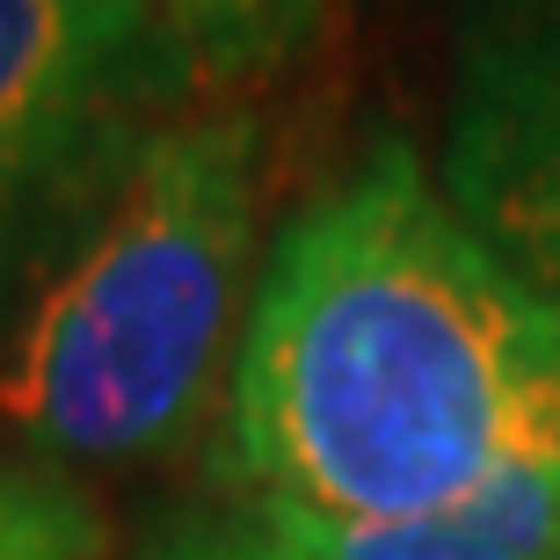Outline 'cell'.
<instances>
[{
	"label": "cell",
	"mask_w": 560,
	"mask_h": 560,
	"mask_svg": "<svg viewBox=\"0 0 560 560\" xmlns=\"http://www.w3.org/2000/svg\"><path fill=\"white\" fill-rule=\"evenodd\" d=\"M560 466V299L524 284L416 145L378 139L255 270L226 480L335 524L444 517Z\"/></svg>",
	"instance_id": "1"
},
{
	"label": "cell",
	"mask_w": 560,
	"mask_h": 560,
	"mask_svg": "<svg viewBox=\"0 0 560 560\" xmlns=\"http://www.w3.org/2000/svg\"><path fill=\"white\" fill-rule=\"evenodd\" d=\"M255 299V125L189 117L139 145L117 205L0 350V416L37 452L139 466L219 400Z\"/></svg>",
	"instance_id": "2"
},
{
	"label": "cell",
	"mask_w": 560,
	"mask_h": 560,
	"mask_svg": "<svg viewBox=\"0 0 560 560\" xmlns=\"http://www.w3.org/2000/svg\"><path fill=\"white\" fill-rule=\"evenodd\" d=\"M436 183L524 284L560 299V0L480 8Z\"/></svg>",
	"instance_id": "3"
},
{
	"label": "cell",
	"mask_w": 560,
	"mask_h": 560,
	"mask_svg": "<svg viewBox=\"0 0 560 560\" xmlns=\"http://www.w3.org/2000/svg\"><path fill=\"white\" fill-rule=\"evenodd\" d=\"M153 37V0H0V211L81 145Z\"/></svg>",
	"instance_id": "4"
},
{
	"label": "cell",
	"mask_w": 560,
	"mask_h": 560,
	"mask_svg": "<svg viewBox=\"0 0 560 560\" xmlns=\"http://www.w3.org/2000/svg\"><path fill=\"white\" fill-rule=\"evenodd\" d=\"M153 15L189 81L248 88L306 51L328 0H153Z\"/></svg>",
	"instance_id": "5"
},
{
	"label": "cell",
	"mask_w": 560,
	"mask_h": 560,
	"mask_svg": "<svg viewBox=\"0 0 560 560\" xmlns=\"http://www.w3.org/2000/svg\"><path fill=\"white\" fill-rule=\"evenodd\" d=\"M103 532L73 488L0 466V560H95Z\"/></svg>",
	"instance_id": "6"
},
{
	"label": "cell",
	"mask_w": 560,
	"mask_h": 560,
	"mask_svg": "<svg viewBox=\"0 0 560 560\" xmlns=\"http://www.w3.org/2000/svg\"><path fill=\"white\" fill-rule=\"evenodd\" d=\"M539 560H560V546H553V553H539Z\"/></svg>",
	"instance_id": "7"
}]
</instances>
